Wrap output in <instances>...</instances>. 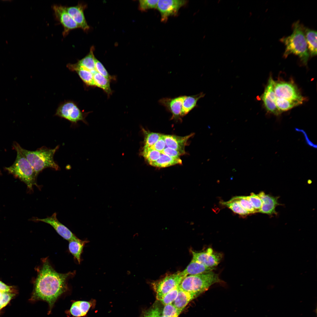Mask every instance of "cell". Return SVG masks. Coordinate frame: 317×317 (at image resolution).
I'll list each match as a JSON object with an SVG mask.
<instances>
[{
	"instance_id": "cell-1",
	"label": "cell",
	"mask_w": 317,
	"mask_h": 317,
	"mask_svg": "<svg viewBox=\"0 0 317 317\" xmlns=\"http://www.w3.org/2000/svg\"><path fill=\"white\" fill-rule=\"evenodd\" d=\"M37 270L31 300L46 301L50 311L57 299L67 290V279L74 272L58 273L47 258L43 259L42 265Z\"/></svg>"
},
{
	"instance_id": "cell-2",
	"label": "cell",
	"mask_w": 317,
	"mask_h": 317,
	"mask_svg": "<svg viewBox=\"0 0 317 317\" xmlns=\"http://www.w3.org/2000/svg\"><path fill=\"white\" fill-rule=\"evenodd\" d=\"M304 26L299 21L293 24L291 34L282 38L280 41L285 46L283 56L287 58L290 54L298 56L301 61L307 65L310 55L304 32Z\"/></svg>"
},
{
	"instance_id": "cell-3",
	"label": "cell",
	"mask_w": 317,
	"mask_h": 317,
	"mask_svg": "<svg viewBox=\"0 0 317 317\" xmlns=\"http://www.w3.org/2000/svg\"><path fill=\"white\" fill-rule=\"evenodd\" d=\"M14 146L17 148L26 158L37 176L47 168H51L56 171L60 169L59 166L54 160V156L59 148L58 146L52 149L43 146L35 151L24 149L17 144Z\"/></svg>"
},
{
	"instance_id": "cell-4",
	"label": "cell",
	"mask_w": 317,
	"mask_h": 317,
	"mask_svg": "<svg viewBox=\"0 0 317 317\" xmlns=\"http://www.w3.org/2000/svg\"><path fill=\"white\" fill-rule=\"evenodd\" d=\"M220 281L218 274L211 271L197 275L187 276L182 280L179 287L184 291L199 296L212 285Z\"/></svg>"
},
{
	"instance_id": "cell-5",
	"label": "cell",
	"mask_w": 317,
	"mask_h": 317,
	"mask_svg": "<svg viewBox=\"0 0 317 317\" xmlns=\"http://www.w3.org/2000/svg\"><path fill=\"white\" fill-rule=\"evenodd\" d=\"M14 147L17 151L16 159L13 164L6 168V169L24 182L30 190L32 191L34 185L38 186L36 182L37 176L26 158L17 148Z\"/></svg>"
},
{
	"instance_id": "cell-6",
	"label": "cell",
	"mask_w": 317,
	"mask_h": 317,
	"mask_svg": "<svg viewBox=\"0 0 317 317\" xmlns=\"http://www.w3.org/2000/svg\"><path fill=\"white\" fill-rule=\"evenodd\" d=\"M87 113L81 111L75 102L68 100L59 105L55 115L75 124L79 121L86 123L85 118Z\"/></svg>"
},
{
	"instance_id": "cell-7",
	"label": "cell",
	"mask_w": 317,
	"mask_h": 317,
	"mask_svg": "<svg viewBox=\"0 0 317 317\" xmlns=\"http://www.w3.org/2000/svg\"><path fill=\"white\" fill-rule=\"evenodd\" d=\"M186 276L183 271L178 272L153 282L152 285L156 293L157 299L159 301L165 294L179 286Z\"/></svg>"
},
{
	"instance_id": "cell-8",
	"label": "cell",
	"mask_w": 317,
	"mask_h": 317,
	"mask_svg": "<svg viewBox=\"0 0 317 317\" xmlns=\"http://www.w3.org/2000/svg\"><path fill=\"white\" fill-rule=\"evenodd\" d=\"M274 89L276 97L298 102L301 104L305 100L298 87L291 81H275Z\"/></svg>"
},
{
	"instance_id": "cell-9",
	"label": "cell",
	"mask_w": 317,
	"mask_h": 317,
	"mask_svg": "<svg viewBox=\"0 0 317 317\" xmlns=\"http://www.w3.org/2000/svg\"><path fill=\"white\" fill-rule=\"evenodd\" d=\"M187 3L186 0H158L157 8L160 13L161 21L166 22L169 16L176 15L180 8Z\"/></svg>"
},
{
	"instance_id": "cell-10",
	"label": "cell",
	"mask_w": 317,
	"mask_h": 317,
	"mask_svg": "<svg viewBox=\"0 0 317 317\" xmlns=\"http://www.w3.org/2000/svg\"><path fill=\"white\" fill-rule=\"evenodd\" d=\"M193 259L206 267L214 268L220 262L222 255L214 251L211 248L205 251L196 252L191 251Z\"/></svg>"
},
{
	"instance_id": "cell-11",
	"label": "cell",
	"mask_w": 317,
	"mask_h": 317,
	"mask_svg": "<svg viewBox=\"0 0 317 317\" xmlns=\"http://www.w3.org/2000/svg\"><path fill=\"white\" fill-rule=\"evenodd\" d=\"M56 19L63 26V35L66 36L72 30L79 28L76 22L68 13L65 7L61 5H54L52 6Z\"/></svg>"
},
{
	"instance_id": "cell-12",
	"label": "cell",
	"mask_w": 317,
	"mask_h": 317,
	"mask_svg": "<svg viewBox=\"0 0 317 317\" xmlns=\"http://www.w3.org/2000/svg\"><path fill=\"white\" fill-rule=\"evenodd\" d=\"M184 97V95L173 98L164 97L160 99L158 102L171 113V119H181L184 116L183 113Z\"/></svg>"
},
{
	"instance_id": "cell-13",
	"label": "cell",
	"mask_w": 317,
	"mask_h": 317,
	"mask_svg": "<svg viewBox=\"0 0 317 317\" xmlns=\"http://www.w3.org/2000/svg\"><path fill=\"white\" fill-rule=\"evenodd\" d=\"M274 81L271 76L269 77L261 99L267 110L275 115H279L281 112L278 109L275 104L276 96L274 89Z\"/></svg>"
},
{
	"instance_id": "cell-14",
	"label": "cell",
	"mask_w": 317,
	"mask_h": 317,
	"mask_svg": "<svg viewBox=\"0 0 317 317\" xmlns=\"http://www.w3.org/2000/svg\"><path fill=\"white\" fill-rule=\"evenodd\" d=\"M33 220L41 221L50 225L59 235L69 241L78 238L69 229L58 221L57 218V213H55L50 217L43 219L35 218Z\"/></svg>"
},
{
	"instance_id": "cell-15",
	"label": "cell",
	"mask_w": 317,
	"mask_h": 317,
	"mask_svg": "<svg viewBox=\"0 0 317 317\" xmlns=\"http://www.w3.org/2000/svg\"><path fill=\"white\" fill-rule=\"evenodd\" d=\"M65 7L67 11L77 23L79 28H81L85 31L89 30L90 27L84 13V11L87 7L86 5L78 3L75 6Z\"/></svg>"
},
{
	"instance_id": "cell-16",
	"label": "cell",
	"mask_w": 317,
	"mask_h": 317,
	"mask_svg": "<svg viewBox=\"0 0 317 317\" xmlns=\"http://www.w3.org/2000/svg\"><path fill=\"white\" fill-rule=\"evenodd\" d=\"M194 134L192 133L184 136L163 134V136L167 147L185 154V148L187 145L188 141Z\"/></svg>"
},
{
	"instance_id": "cell-17",
	"label": "cell",
	"mask_w": 317,
	"mask_h": 317,
	"mask_svg": "<svg viewBox=\"0 0 317 317\" xmlns=\"http://www.w3.org/2000/svg\"><path fill=\"white\" fill-rule=\"evenodd\" d=\"M258 195L262 201V206L259 212L269 215L276 214V208L280 205L278 201V197L266 194L263 191Z\"/></svg>"
},
{
	"instance_id": "cell-18",
	"label": "cell",
	"mask_w": 317,
	"mask_h": 317,
	"mask_svg": "<svg viewBox=\"0 0 317 317\" xmlns=\"http://www.w3.org/2000/svg\"><path fill=\"white\" fill-rule=\"evenodd\" d=\"M198 296L195 294L184 291L179 288L177 296L173 304L182 312L191 300Z\"/></svg>"
},
{
	"instance_id": "cell-19",
	"label": "cell",
	"mask_w": 317,
	"mask_h": 317,
	"mask_svg": "<svg viewBox=\"0 0 317 317\" xmlns=\"http://www.w3.org/2000/svg\"><path fill=\"white\" fill-rule=\"evenodd\" d=\"M92 303L85 301H76L72 303L69 312L74 317L85 316L92 306Z\"/></svg>"
},
{
	"instance_id": "cell-20",
	"label": "cell",
	"mask_w": 317,
	"mask_h": 317,
	"mask_svg": "<svg viewBox=\"0 0 317 317\" xmlns=\"http://www.w3.org/2000/svg\"><path fill=\"white\" fill-rule=\"evenodd\" d=\"M214 268L206 267L198 261L192 259L186 268L183 271L185 275H195L212 271Z\"/></svg>"
},
{
	"instance_id": "cell-21",
	"label": "cell",
	"mask_w": 317,
	"mask_h": 317,
	"mask_svg": "<svg viewBox=\"0 0 317 317\" xmlns=\"http://www.w3.org/2000/svg\"><path fill=\"white\" fill-rule=\"evenodd\" d=\"M304 32L310 56L317 55V32L316 31L303 27Z\"/></svg>"
},
{
	"instance_id": "cell-22",
	"label": "cell",
	"mask_w": 317,
	"mask_h": 317,
	"mask_svg": "<svg viewBox=\"0 0 317 317\" xmlns=\"http://www.w3.org/2000/svg\"><path fill=\"white\" fill-rule=\"evenodd\" d=\"M88 242L87 240H82L78 238L69 241V250L79 264L81 261V255L84 247Z\"/></svg>"
},
{
	"instance_id": "cell-23",
	"label": "cell",
	"mask_w": 317,
	"mask_h": 317,
	"mask_svg": "<svg viewBox=\"0 0 317 317\" xmlns=\"http://www.w3.org/2000/svg\"><path fill=\"white\" fill-rule=\"evenodd\" d=\"M94 47L92 46L88 54L84 58L78 61L74 64L76 66L81 67L88 70L94 73L96 71L95 69V62L96 58L95 57L93 52Z\"/></svg>"
},
{
	"instance_id": "cell-24",
	"label": "cell",
	"mask_w": 317,
	"mask_h": 317,
	"mask_svg": "<svg viewBox=\"0 0 317 317\" xmlns=\"http://www.w3.org/2000/svg\"><path fill=\"white\" fill-rule=\"evenodd\" d=\"M182 163V161L180 158H173L161 153L160 157L157 160L149 164L152 166L161 168Z\"/></svg>"
},
{
	"instance_id": "cell-25",
	"label": "cell",
	"mask_w": 317,
	"mask_h": 317,
	"mask_svg": "<svg viewBox=\"0 0 317 317\" xmlns=\"http://www.w3.org/2000/svg\"><path fill=\"white\" fill-rule=\"evenodd\" d=\"M205 94L203 92L195 95L190 96L184 95L183 104V113L185 116L194 108L197 107L198 101L203 97Z\"/></svg>"
},
{
	"instance_id": "cell-26",
	"label": "cell",
	"mask_w": 317,
	"mask_h": 317,
	"mask_svg": "<svg viewBox=\"0 0 317 317\" xmlns=\"http://www.w3.org/2000/svg\"><path fill=\"white\" fill-rule=\"evenodd\" d=\"M93 78L95 86L103 90L108 95L112 93L110 79L103 76L97 71L93 74Z\"/></svg>"
},
{
	"instance_id": "cell-27",
	"label": "cell",
	"mask_w": 317,
	"mask_h": 317,
	"mask_svg": "<svg viewBox=\"0 0 317 317\" xmlns=\"http://www.w3.org/2000/svg\"><path fill=\"white\" fill-rule=\"evenodd\" d=\"M275 104L278 109L281 113L283 112L288 110L301 104L298 102L289 100L276 97Z\"/></svg>"
},
{
	"instance_id": "cell-28",
	"label": "cell",
	"mask_w": 317,
	"mask_h": 317,
	"mask_svg": "<svg viewBox=\"0 0 317 317\" xmlns=\"http://www.w3.org/2000/svg\"><path fill=\"white\" fill-rule=\"evenodd\" d=\"M144 134V147H151L162 136L161 134L145 130L143 129Z\"/></svg>"
},
{
	"instance_id": "cell-29",
	"label": "cell",
	"mask_w": 317,
	"mask_h": 317,
	"mask_svg": "<svg viewBox=\"0 0 317 317\" xmlns=\"http://www.w3.org/2000/svg\"><path fill=\"white\" fill-rule=\"evenodd\" d=\"M141 155L149 163L155 161L160 157L161 153L150 147H143Z\"/></svg>"
},
{
	"instance_id": "cell-30",
	"label": "cell",
	"mask_w": 317,
	"mask_h": 317,
	"mask_svg": "<svg viewBox=\"0 0 317 317\" xmlns=\"http://www.w3.org/2000/svg\"><path fill=\"white\" fill-rule=\"evenodd\" d=\"M222 204L231 209L235 213L242 216H246L249 214L236 201L232 198L228 201L222 202Z\"/></svg>"
},
{
	"instance_id": "cell-31",
	"label": "cell",
	"mask_w": 317,
	"mask_h": 317,
	"mask_svg": "<svg viewBox=\"0 0 317 317\" xmlns=\"http://www.w3.org/2000/svg\"><path fill=\"white\" fill-rule=\"evenodd\" d=\"M232 198L237 202L240 205L249 213L253 214L257 213L249 201L245 196H237Z\"/></svg>"
},
{
	"instance_id": "cell-32",
	"label": "cell",
	"mask_w": 317,
	"mask_h": 317,
	"mask_svg": "<svg viewBox=\"0 0 317 317\" xmlns=\"http://www.w3.org/2000/svg\"><path fill=\"white\" fill-rule=\"evenodd\" d=\"M179 288V286L176 287L164 295L159 301L164 306L172 303L177 296Z\"/></svg>"
},
{
	"instance_id": "cell-33",
	"label": "cell",
	"mask_w": 317,
	"mask_h": 317,
	"mask_svg": "<svg viewBox=\"0 0 317 317\" xmlns=\"http://www.w3.org/2000/svg\"><path fill=\"white\" fill-rule=\"evenodd\" d=\"M181 312L172 303L164 306L162 315L167 317H178Z\"/></svg>"
},
{
	"instance_id": "cell-34",
	"label": "cell",
	"mask_w": 317,
	"mask_h": 317,
	"mask_svg": "<svg viewBox=\"0 0 317 317\" xmlns=\"http://www.w3.org/2000/svg\"><path fill=\"white\" fill-rule=\"evenodd\" d=\"M246 198L257 212H259L262 206V201L258 195L252 193L250 195L246 196Z\"/></svg>"
},
{
	"instance_id": "cell-35",
	"label": "cell",
	"mask_w": 317,
	"mask_h": 317,
	"mask_svg": "<svg viewBox=\"0 0 317 317\" xmlns=\"http://www.w3.org/2000/svg\"><path fill=\"white\" fill-rule=\"evenodd\" d=\"M158 0H141L139 1V9L144 11L149 9L157 8Z\"/></svg>"
},
{
	"instance_id": "cell-36",
	"label": "cell",
	"mask_w": 317,
	"mask_h": 317,
	"mask_svg": "<svg viewBox=\"0 0 317 317\" xmlns=\"http://www.w3.org/2000/svg\"><path fill=\"white\" fill-rule=\"evenodd\" d=\"M14 292L4 291L0 298V310L5 306L15 295Z\"/></svg>"
},
{
	"instance_id": "cell-37",
	"label": "cell",
	"mask_w": 317,
	"mask_h": 317,
	"mask_svg": "<svg viewBox=\"0 0 317 317\" xmlns=\"http://www.w3.org/2000/svg\"><path fill=\"white\" fill-rule=\"evenodd\" d=\"M95 69L97 72L107 78L110 80L112 78L102 63L96 58L95 62Z\"/></svg>"
},
{
	"instance_id": "cell-38",
	"label": "cell",
	"mask_w": 317,
	"mask_h": 317,
	"mask_svg": "<svg viewBox=\"0 0 317 317\" xmlns=\"http://www.w3.org/2000/svg\"><path fill=\"white\" fill-rule=\"evenodd\" d=\"M161 153L173 158H180V156L185 154L168 147L165 148Z\"/></svg>"
},
{
	"instance_id": "cell-39",
	"label": "cell",
	"mask_w": 317,
	"mask_h": 317,
	"mask_svg": "<svg viewBox=\"0 0 317 317\" xmlns=\"http://www.w3.org/2000/svg\"><path fill=\"white\" fill-rule=\"evenodd\" d=\"M161 312L159 308L154 306L147 311L143 317H160Z\"/></svg>"
},
{
	"instance_id": "cell-40",
	"label": "cell",
	"mask_w": 317,
	"mask_h": 317,
	"mask_svg": "<svg viewBox=\"0 0 317 317\" xmlns=\"http://www.w3.org/2000/svg\"><path fill=\"white\" fill-rule=\"evenodd\" d=\"M166 146L165 142L163 138V134H162L159 139L150 148L161 153L165 148Z\"/></svg>"
},
{
	"instance_id": "cell-41",
	"label": "cell",
	"mask_w": 317,
	"mask_h": 317,
	"mask_svg": "<svg viewBox=\"0 0 317 317\" xmlns=\"http://www.w3.org/2000/svg\"><path fill=\"white\" fill-rule=\"evenodd\" d=\"M0 291H2L14 292L12 287L6 285L0 281Z\"/></svg>"
},
{
	"instance_id": "cell-42",
	"label": "cell",
	"mask_w": 317,
	"mask_h": 317,
	"mask_svg": "<svg viewBox=\"0 0 317 317\" xmlns=\"http://www.w3.org/2000/svg\"><path fill=\"white\" fill-rule=\"evenodd\" d=\"M295 129L297 131L299 132L301 131L303 134L304 136L305 137V140L306 142L308 145L311 146L314 148H316V145H314V144H313V143H312L309 140L306 133V132H305L303 130L299 129L297 128H296Z\"/></svg>"
},
{
	"instance_id": "cell-43",
	"label": "cell",
	"mask_w": 317,
	"mask_h": 317,
	"mask_svg": "<svg viewBox=\"0 0 317 317\" xmlns=\"http://www.w3.org/2000/svg\"><path fill=\"white\" fill-rule=\"evenodd\" d=\"M3 292H4V291H0V298L1 295H2V293H3Z\"/></svg>"
},
{
	"instance_id": "cell-44",
	"label": "cell",
	"mask_w": 317,
	"mask_h": 317,
	"mask_svg": "<svg viewBox=\"0 0 317 317\" xmlns=\"http://www.w3.org/2000/svg\"><path fill=\"white\" fill-rule=\"evenodd\" d=\"M160 317H166V316H164L163 315H161Z\"/></svg>"
}]
</instances>
